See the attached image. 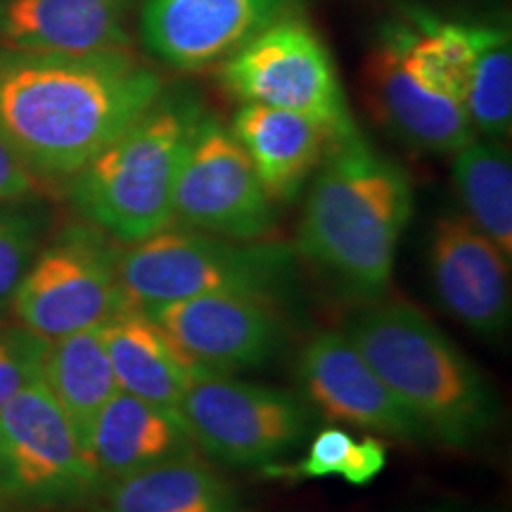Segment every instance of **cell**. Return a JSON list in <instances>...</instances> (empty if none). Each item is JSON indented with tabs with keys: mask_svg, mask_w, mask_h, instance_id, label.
Returning a JSON list of instances; mask_svg holds the SVG:
<instances>
[{
	"mask_svg": "<svg viewBox=\"0 0 512 512\" xmlns=\"http://www.w3.org/2000/svg\"><path fill=\"white\" fill-rule=\"evenodd\" d=\"M162 93V76L133 53L0 46V138L36 178H74Z\"/></svg>",
	"mask_w": 512,
	"mask_h": 512,
	"instance_id": "obj_1",
	"label": "cell"
},
{
	"mask_svg": "<svg viewBox=\"0 0 512 512\" xmlns=\"http://www.w3.org/2000/svg\"><path fill=\"white\" fill-rule=\"evenodd\" d=\"M413 214L411 178L361 131L330 140L306 197L297 254L328 271L351 297L375 299L394 273Z\"/></svg>",
	"mask_w": 512,
	"mask_h": 512,
	"instance_id": "obj_2",
	"label": "cell"
},
{
	"mask_svg": "<svg viewBox=\"0 0 512 512\" xmlns=\"http://www.w3.org/2000/svg\"><path fill=\"white\" fill-rule=\"evenodd\" d=\"M344 335L427 439L465 448L491 430L496 399L486 377L425 313L382 302L354 313Z\"/></svg>",
	"mask_w": 512,
	"mask_h": 512,
	"instance_id": "obj_3",
	"label": "cell"
},
{
	"mask_svg": "<svg viewBox=\"0 0 512 512\" xmlns=\"http://www.w3.org/2000/svg\"><path fill=\"white\" fill-rule=\"evenodd\" d=\"M202 105L188 93L159 95L136 121L69 178V197L91 226L124 245L174 223V192Z\"/></svg>",
	"mask_w": 512,
	"mask_h": 512,
	"instance_id": "obj_4",
	"label": "cell"
},
{
	"mask_svg": "<svg viewBox=\"0 0 512 512\" xmlns=\"http://www.w3.org/2000/svg\"><path fill=\"white\" fill-rule=\"evenodd\" d=\"M294 271L297 249L285 242H238L169 228L128 245L117 261L126 304L145 313L216 292L275 302L292 290Z\"/></svg>",
	"mask_w": 512,
	"mask_h": 512,
	"instance_id": "obj_5",
	"label": "cell"
},
{
	"mask_svg": "<svg viewBox=\"0 0 512 512\" xmlns=\"http://www.w3.org/2000/svg\"><path fill=\"white\" fill-rule=\"evenodd\" d=\"M221 83L242 102L304 114L332 140L358 128L328 46L297 15L278 19L221 62Z\"/></svg>",
	"mask_w": 512,
	"mask_h": 512,
	"instance_id": "obj_6",
	"label": "cell"
},
{
	"mask_svg": "<svg viewBox=\"0 0 512 512\" xmlns=\"http://www.w3.org/2000/svg\"><path fill=\"white\" fill-rule=\"evenodd\" d=\"M119 249L100 228L69 226L24 273L12 311L24 330L48 339L95 328L124 309L117 273Z\"/></svg>",
	"mask_w": 512,
	"mask_h": 512,
	"instance_id": "obj_7",
	"label": "cell"
},
{
	"mask_svg": "<svg viewBox=\"0 0 512 512\" xmlns=\"http://www.w3.org/2000/svg\"><path fill=\"white\" fill-rule=\"evenodd\" d=\"M192 439L230 467H266L297 451L313 427L302 396L264 384L207 375L192 382L181 406Z\"/></svg>",
	"mask_w": 512,
	"mask_h": 512,
	"instance_id": "obj_8",
	"label": "cell"
},
{
	"mask_svg": "<svg viewBox=\"0 0 512 512\" xmlns=\"http://www.w3.org/2000/svg\"><path fill=\"white\" fill-rule=\"evenodd\" d=\"M102 479L43 380L0 408V494L34 505L95 496Z\"/></svg>",
	"mask_w": 512,
	"mask_h": 512,
	"instance_id": "obj_9",
	"label": "cell"
},
{
	"mask_svg": "<svg viewBox=\"0 0 512 512\" xmlns=\"http://www.w3.org/2000/svg\"><path fill=\"white\" fill-rule=\"evenodd\" d=\"M174 221L216 238L252 242L273 228V202L245 147L219 119H197L174 192Z\"/></svg>",
	"mask_w": 512,
	"mask_h": 512,
	"instance_id": "obj_10",
	"label": "cell"
},
{
	"mask_svg": "<svg viewBox=\"0 0 512 512\" xmlns=\"http://www.w3.org/2000/svg\"><path fill=\"white\" fill-rule=\"evenodd\" d=\"M147 316L207 375L261 368L285 344V325L273 302L254 294H200Z\"/></svg>",
	"mask_w": 512,
	"mask_h": 512,
	"instance_id": "obj_11",
	"label": "cell"
},
{
	"mask_svg": "<svg viewBox=\"0 0 512 512\" xmlns=\"http://www.w3.org/2000/svg\"><path fill=\"white\" fill-rule=\"evenodd\" d=\"M302 0H143L145 48L176 72H202L235 55Z\"/></svg>",
	"mask_w": 512,
	"mask_h": 512,
	"instance_id": "obj_12",
	"label": "cell"
},
{
	"mask_svg": "<svg viewBox=\"0 0 512 512\" xmlns=\"http://www.w3.org/2000/svg\"><path fill=\"white\" fill-rule=\"evenodd\" d=\"M304 401L328 420L394 439H427L413 413L389 392L344 332H320L297 361Z\"/></svg>",
	"mask_w": 512,
	"mask_h": 512,
	"instance_id": "obj_13",
	"label": "cell"
},
{
	"mask_svg": "<svg viewBox=\"0 0 512 512\" xmlns=\"http://www.w3.org/2000/svg\"><path fill=\"white\" fill-rule=\"evenodd\" d=\"M366 79L377 117L403 143L432 155H453L475 138L465 105L434 91L413 69L401 17L377 34Z\"/></svg>",
	"mask_w": 512,
	"mask_h": 512,
	"instance_id": "obj_14",
	"label": "cell"
},
{
	"mask_svg": "<svg viewBox=\"0 0 512 512\" xmlns=\"http://www.w3.org/2000/svg\"><path fill=\"white\" fill-rule=\"evenodd\" d=\"M430 273L444 309L482 339L510 325V261L463 214L437 221L430 242Z\"/></svg>",
	"mask_w": 512,
	"mask_h": 512,
	"instance_id": "obj_15",
	"label": "cell"
},
{
	"mask_svg": "<svg viewBox=\"0 0 512 512\" xmlns=\"http://www.w3.org/2000/svg\"><path fill=\"white\" fill-rule=\"evenodd\" d=\"M133 0H0V46L29 53H131Z\"/></svg>",
	"mask_w": 512,
	"mask_h": 512,
	"instance_id": "obj_16",
	"label": "cell"
},
{
	"mask_svg": "<svg viewBox=\"0 0 512 512\" xmlns=\"http://www.w3.org/2000/svg\"><path fill=\"white\" fill-rule=\"evenodd\" d=\"M197 444L178 408L140 399L119 389L95 420L88 456L102 484L192 456Z\"/></svg>",
	"mask_w": 512,
	"mask_h": 512,
	"instance_id": "obj_17",
	"label": "cell"
},
{
	"mask_svg": "<svg viewBox=\"0 0 512 512\" xmlns=\"http://www.w3.org/2000/svg\"><path fill=\"white\" fill-rule=\"evenodd\" d=\"M233 136L245 147L271 202H292L318 169L330 133L309 117L245 102L233 117Z\"/></svg>",
	"mask_w": 512,
	"mask_h": 512,
	"instance_id": "obj_18",
	"label": "cell"
},
{
	"mask_svg": "<svg viewBox=\"0 0 512 512\" xmlns=\"http://www.w3.org/2000/svg\"><path fill=\"white\" fill-rule=\"evenodd\" d=\"M119 389L178 408L192 382L207 377L145 311L124 306L100 323Z\"/></svg>",
	"mask_w": 512,
	"mask_h": 512,
	"instance_id": "obj_19",
	"label": "cell"
},
{
	"mask_svg": "<svg viewBox=\"0 0 512 512\" xmlns=\"http://www.w3.org/2000/svg\"><path fill=\"white\" fill-rule=\"evenodd\" d=\"M91 512H240V498L192 453L105 482Z\"/></svg>",
	"mask_w": 512,
	"mask_h": 512,
	"instance_id": "obj_20",
	"label": "cell"
},
{
	"mask_svg": "<svg viewBox=\"0 0 512 512\" xmlns=\"http://www.w3.org/2000/svg\"><path fill=\"white\" fill-rule=\"evenodd\" d=\"M41 380L88 451L95 420L119 392L100 325L48 342Z\"/></svg>",
	"mask_w": 512,
	"mask_h": 512,
	"instance_id": "obj_21",
	"label": "cell"
},
{
	"mask_svg": "<svg viewBox=\"0 0 512 512\" xmlns=\"http://www.w3.org/2000/svg\"><path fill=\"white\" fill-rule=\"evenodd\" d=\"M453 181L467 219L512 259V164L503 143L472 138L453 152Z\"/></svg>",
	"mask_w": 512,
	"mask_h": 512,
	"instance_id": "obj_22",
	"label": "cell"
},
{
	"mask_svg": "<svg viewBox=\"0 0 512 512\" xmlns=\"http://www.w3.org/2000/svg\"><path fill=\"white\" fill-rule=\"evenodd\" d=\"M465 112L475 133L503 143L512 131V38L501 24H477V53Z\"/></svg>",
	"mask_w": 512,
	"mask_h": 512,
	"instance_id": "obj_23",
	"label": "cell"
},
{
	"mask_svg": "<svg viewBox=\"0 0 512 512\" xmlns=\"http://www.w3.org/2000/svg\"><path fill=\"white\" fill-rule=\"evenodd\" d=\"M41 245V223L27 211H0V311L12 304Z\"/></svg>",
	"mask_w": 512,
	"mask_h": 512,
	"instance_id": "obj_24",
	"label": "cell"
},
{
	"mask_svg": "<svg viewBox=\"0 0 512 512\" xmlns=\"http://www.w3.org/2000/svg\"><path fill=\"white\" fill-rule=\"evenodd\" d=\"M48 339L29 330H0V408L31 382L41 380Z\"/></svg>",
	"mask_w": 512,
	"mask_h": 512,
	"instance_id": "obj_25",
	"label": "cell"
},
{
	"mask_svg": "<svg viewBox=\"0 0 512 512\" xmlns=\"http://www.w3.org/2000/svg\"><path fill=\"white\" fill-rule=\"evenodd\" d=\"M356 439L339 427H325L311 439L309 453L297 465H266L264 475L278 479H323L342 477L344 467L349 463Z\"/></svg>",
	"mask_w": 512,
	"mask_h": 512,
	"instance_id": "obj_26",
	"label": "cell"
},
{
	"mask_svg": "<svg viewBox=\"0 0 512 512\" xmlns=\"http://www.w3.org/2000/svg\"><path fill=\"white\" fill-rule=\"evenodd\" d=\"M387 465V446L377 437L356 439L349 463L344 467L342 479L351 486H366L380 475Z\"/></svg>",
	"mask_w": 512,
	"mask_h": 512,
	"instance_id": "obj_27",
	"label": "cell"
},
{
	"mask_svg": "<svg viewBox=\"0 0 512 512\" xmlns=\"http://www.w3.org/2000/svg\"><path fill=\"white\" fill-rule=\"evenodd\" d=\"M38 178L24 166L12 147L0 138V204L17 202L36 192Z\"/></svg>",
	"mask_w": 512,
	"mask_h": 512,
	"instance_id": "obj_28",
	"label": "cell"
},
{
	"mask_svg": "<svg viewBox=\"0 0 512 512\" xmlns=\"http://www.w3.org/2000/svg\"><path fill=\"white\" fill-rule=\"evenodd\" d=\"M0 512H8V510H5V508H3V503H0Z\"/></svg>",
	"mask_w": 512,
	"mask_h": 512,
	"instance_id": "obj_29",
	"label": "cell"
}]
</instances>
